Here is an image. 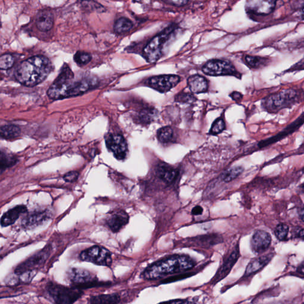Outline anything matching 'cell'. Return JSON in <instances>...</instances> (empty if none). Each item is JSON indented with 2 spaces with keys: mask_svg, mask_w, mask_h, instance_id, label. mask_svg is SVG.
<instances>
[{
  "mask_svg": "<svg viewBox=\"0 0 304 304\" xmlns=\"http://www.w3.org/2000/svg\"><path fill=\"white\" fill-rule=\"evenodd\" d=\"M96 84L95 78L90 76L76 80L73 72L65 64L57 79L50 86L47 94L51 99L59 100L81 95L95 87Z\"/></svg>",
  "mask_w": 304,
  "mask_h": 304,
  "instance_id": "6da1fadb",
  "label": "cell"
},
{
  "mask_svg": "<svg viewBox=\"0 0 304 304\" xmlns=\"http://www.w3.org/2000/svg\"><path fill=\"white\" fill-rule=\"evenodd\" d=\"M52 70V63L48 58L36 55L19 64L14 74L22 85L32 87L46 80Z\"/></svg>",
  "mask_w": 304,
  "mask_h": 304,
  "instance_id": "7a4b0ae2",
  "label": "cell"
},
{
  "mask_svg": "<svg viewBox=\"0 0 304 304\" xmlns=\"http://www.w3.org/2000/svg\"><path fill=\"white\" fill-rule=\"evenodd\" d=\"M195 266V262L188 256L175 255L156 262L142 273L146 280H155L164 276L187 271Z\"/></svg>",
  "mask_w": 304,
  "mask_h": 304,
  "instance_id": "3957f363",
  "label": "cell"
},
{
  "mask_svg": "<svg viewBox=\"0 0 304 304\" xmlns=\"http://www.w3.org/2000/svg\"><path fill=\"white\" fill-rule=\"evenodd\" d=\"M300 94L294 89H286L270 94L264 98L262 106L270 113H276L282 109L289 108L299 99Z\"/></svg>",
  "mask_w": 304,
  "mask_h": 304,
  "instance_id": "277c9868",
  "label": "cell"
},
{
  "mask_svg": "<svg viewBox=\"0 0 304 304\" xmlns=\"http://www.w3.org/2000/svg\"><path fill=\"white\" fill-rule=\"evenodd\" d=\"M46 291L54 304H74L82 297L83 290L74 286L68 287L50 281Z\"/></svg>",
  "mask_w": 304,
  "mask_h": 304,
  "instance_id": "5b68a950",
  "label": "cell"
},
{
  "mask_svg": "<svg viewBox=\"0 0 304 304\" xmlns=\"http://www.w3.org/2000/svg\"><path fill=\"white\" fill-rule=\"evenodd\" d=\"M174 29V26L166 27L163 32L155 36L144 47V57L149 63H154L160 59L163 55L164 44L169 40Z\"/></svg>",
  "mask_w": 304,
  "mask_h": 304,
  "instance_id": "8992f818",
  "label": "cell"
},
{
  "mask_svg": "<svg viewBox=\"0 0 304 304\" xmlns=\"http://www.w3.org/2000/svg\"><path fill=\"white\" fill-rule=\"evenodd\" d=\"M68 277L71 286L81 290L102 286L93 273L83 269L72 268L69 270Z\"/></svg>",
  "mask_w": 304,
  "mask_h": 304,
  "instance_id": "52a82bcc",
  "label": "cell"
},
{
  "mask_svg": "<svg viewBox=\"0 0 304 304\" xmlns=\"http://www.w3.org/2000/svg\"><path fill=\"white\" fill-rule=\"evenodd\" d=\"M80 258L81 260L102 266L110 267L113 263L110 251L98 245H94L83 251L80 253Z\"/></svg>",
  "mask_w": 304,
  "mask_h": 304,
  "instance_id": "ba28073f",
  "label": "cell"
},
{
  "mask_svg": "<svg viewBox=\"0 0 304 304\" xmlns=\"http://www.w3.org/2000/svg\"><path fill=\"white\" fill-rule=\"evenodd\" d=\"M206 74L210 76H238L235 67L230 61L222 60H211L206 63L202 68Z\"/></svg>",
  "mask_w": 304,
  "mask_h": 304,
  "instance_id": "9c48e42d",
  "label": "cell"
},
{
  "mask_svg": "<svg viewBox=\"0 0 304 304\" xmlns=\"http://www.w3.org/2000/svg\"><path fill=\"white\" fill-rule=\"evenodd\" d=\"M50 252H51V248L48 246L36 253L16 267L15 270V274L19 275L25 272L36 270L39 267L43 266L45 263L47 258H48Z\"/></svg>",
  "mask_w": 304,
  "mask_h": 304,
  "instance_id": "30bf717a",
  "label": "cell"
},
{
  "mask_svg": "<svg viewBox=\"0 0 304 304\" xmlns=\"http://www.w3.org/2000/svg\"><path fill=\"white\" fill-rule=\"evenodd\" d=\"M105 143L118 160H123L126 158L128 146L126 141L121 135L110 134L106 137Z\"/></svg>",
  "mask_w": 304,
  "mask_h": 304,
  "instance_id": "8fae6325",
  "label": "cell"
},
{
  "mask_svg": "<svg viewBox=\"0 0 304 304\" xmlns=\"http://www.w3.org/2000/svg\"><path fill=\"white\" fill-rule=\"evenodd\" d=\"M180 80V77L176 75H161L150 77L147 84L155 90L164 93L175 87Z\"/></svg>",
  "mask_w": 304,
  "mask_h": 304,
  "instance_id": "7c38bea8",
  "label": "cell"
},
{
  "mask_svg": "<svg viewBox=\"0 0 304 304\" xmlns=\"http://www.w3.org/2000/svg\"><path fill=\"white\" fill-rule=\"evenodd\" d=\"M272 237L266 231H256L251 240V247L253 252L257 255L266 252L270 246Z\"/></svg>",
  "mask_w": 304,
  "mask_h": 304,
  "instance_id": "4fadbf2b",
  "label": "cell"
},
{
  "mask_svg": "<svg viewBox=\"0 0 304 304\" xmlns=\"http://www.w3.org/2000/svg\"><path fill=\"white\" fill-rule=\"evenodd\" d=\"M129 216L123 210H116L108 213L106 219V224L114 233L120 231L128 224Z\"/></svg>",
  "mask_w": 304,
  "mask_h": 304,
  "instance_id": "5bb4252c",
  "label": "cell"
},
{
  "mask_svg": "<svg viewBox=\"0 0 304 304\" xmlns=\"http://www.w3.org/2000/svg\"><path fill=\"white\" fill-rule=\"evenodd\" d=\"M239 257V250L238 245L234 248L231 255L226 258L222 265V267L219 270L218 272L213 278V283L218 282L220 281L223 280L227 276L232 270L234 265L236 263L237 260Z\"/></svg>",
  "mask_w": 304,
  "mask_h": 304,
  "instance_id": "9a60e30c",
  "label": "cell"
},
{
  "mask_svg": "<svg viewBox=\"0 0 304 304\" xmlns=\"http://www.w3.org/2000/svg\"><path fill=\"white\" fill-rule=\"evenodd\" d=\"M303 124H304V113L301 114L300 117H298L296 120L293 122L292 123L289 125L288 127L284 128L282 132H281L280 134H278V135L272 137L271 138L260 142V143L258 144V146L262 148V147H264L269 146L270 144L274 143L275 142L284 138V137L289 135V134L295 132V131L298 130Z\"/></svg>",
  "mask_w": 304,
  "mask_h": 304,
  "instance_id": "2e32d148",
  "label": "cell"
},
{
  "mask_svg": "<svg viewBox=\"0 0 304 304\" xmlns=\"http://www.w3.org/2000/svg\"><path fill=\"white\" fill-rule=\"evenodd\" d=\"M274 256V253H270L267 255L253 258L248 264L247 269L245 270V276H252L260 272L261 269H263L265 266L269 264Z\"/></svg>",
  "mask_w": 304,
  "mask_h": 304,
  "instance_id": "e0dca14e",
  "label": "cell"
},
{
  "mask_svg": "<svg viewBox=\"0 0 304 304\" xmlns=\"http://www.w3.org/2000/svg\"><path fill=\"white\" fill-rule=\"evenodd\" d=\"M36 24L38 29L42 32L51 30L54 25V16L51 11L48 9L40 10L36 15Z\"/></svg>",
  "mask_w": 304,
  "mask_h": 304,
  "instance_id": "ac0fdd59",
  "label": "cell"
},
{
  "mask_svg": "<svg viewBox=\"0 0 304 304\" xmlns=\"http://www.w3.org/2000/svg\"><path fill=\"white\" fill-rule=\"evenodd\" d=\"M247 9L257 15H268L276 6L274 1H253L248 2Z\"/></svg>",
  "mask_w": 304,
  "mask_h": 304,
  "instance_id": "d6986e66",
  "label": "cell"
},
{
  "mask_svg": "<svg viewBox=\"0 0 304 304\" xmlns=\"http://www.w3.org/2000/svg\"><path fill=\"white\" fill-rule=\"evenodd\" d=\"M27 208L23 205L17 206L16 207L5 213L1 219V225L2 227H7L12 225L19 218L22 214L26 213Z\"/></svg>",
  "mask_w": 304,
  "mask_h": 304,
  "instance_id": "ffe728a7",
  "label": "cell"
},
{
  "mask_svg": "<svg viewBox=\"0 0 304 304\" xmlns=\"http://www.w3.org/2000/svg\"><path fill=\"white\" fill-rule=\"evenodd\" d=\"M187 83L189 89L194 94L203 93L207 91L208 89V80L200 75L189 77Z\"/></svg>",
  "mask_w": 304,
  "mask_h": 304,
  "instance_id": "44dd1931",
  "label": "cell"
},
{
  "mask_svg": "<svg viewBox=\"0 0 304 304\" xmlns=\"http://www.w3.org/2000/svg\"><path fill=\"white\" fill-rule=\"evenodd\" d=\"M121 297L118 294L94 295L89 298L88 304H119Z\"/></svg>",
  "mask_w": 304,
  "mask_h": 304,
  "instance_id": "7402d4cb",
  "label": "cell"
},
{
  "mask_svg": "<svg viewBox=\"0 0 304 304\" xmlns=\"http://www.w3.org/2000/svg\"><path fill=\"white\" fill-rule=\"evenodd\" d=\"M157 172L162 180L166 183H171L177 178L178 172L176 169L172 168L169 164L162 163L158 164Z\"/></svg>",
  "mask_w": 304,
  "mask_h": 304,
  "instance_id": "603a6c76",
  "label": "cell"
},
{
  "mask_svg": "<svg viewBox=\"0 0 304 304\" xmlns=\"http://www.w3.org/2000/svg\"><path fill=\"white\" fill-rule=\"evenodd\" d=\"M48 215L45 212L33 213L27 216L22 221L25 227H33L43 223L46 220Z\"/></svg>",
  "mask_w": 304,
  "mask_h": 304,
  "instance_id": "cb8c5ba5",
  "label": "cell"
},
{
  "mask_svg": "<svg viewBox=\"0 0 304 304\" xmlns=\"http://www.w3.org/2000/svg\"><path fill=\"white\" fill-rule=\"evenodd\" d=\"M1 136L5 139L18 138L21 133V128L15 125H5L1 127Z\"/></svg>",
  "mask_w": 304,
  "mask_h": 304,
  "instance_id": "d4e9b609",
  "label": "cell"
},
{
  "mask_svg": "<svg viewBox=\"0 0 304 304\" xmlns=\"http://www.w3.org/2000/svg\"><path fill=\"white\" fill-rule=\"evenodd\" d=\"M133 23L127 18H121L118 19L114 24V29L117 33L121 34L129 32L133 28Z\"/></svg>",
  "mask_w": 304,
  "mask_h": 304,
  "instance_id": "484cf974",
  "label": "cell"
},
{
  "mask_svg": "<svg viewBox=\"0 0 304 304\" xmlns=\"http://www.w3.org/2000/svg\"><path fill=\"white\" fill-rule=\"evenodd\" d=\"M17 160L15 156L9 154L6 152L1 150V158H0V166L1 172L9 167L12 166L16 163Z\"/></svg>",
  "mask_w": 304,
  "mask_h": 304,
  "instance_id": "4316f807",
  "label": "cell"
},
{
  "mask_svg": "<svg viewBox=\"0 0 304 304\" xmlns=\"http://www.w3.org/2000/svg\"><path fill=\"white\" fill-rule=\"evenodd\" d=\"M245 60L248 65L253 69H258L261 67L266 66L269 62L268 58L250 56V55H247Z\"/></svg>",
  "mask_w": 304,
  "mask_h": 304,
  "instance_id": "83f0119b",
  "label": "cell"
},
{
  "mask_svg": "<svg viewBox=\"0 0 304 304\" xmlns=\"http://www.w3.org/2000/svg\"><path fill=\"white\" fill-rule=\"evenodd\" d=\"M243 171L244 168L241 166L233 167L222 174V180L226 183L230 182V181L235 180V178L239 176Z\"/></svg>",
  "mask_w": 304,
  "mask_h": 304,
  "instance_id": "f1b7e54d",
  "label": "cell"
},
{
  "mask_svg": "<svg viewBox=\"0 0 304 304\" xmlns=\"http://www.w3.org/2000/svg\"><path fill=\"white\" fill-rule=\"evenodd\" d=\"M173 130L170 127L161 128L158 130L157 136L159 141L163 143H168L173 138Z\"/></svg>",
  "mask_w": 304,
  "mask_h": 304,
  "instance_id": "f546056e",
  "label": "cell"
},
{
  "mask_svg": "<svg viewBox=\"0 0 304 304\" xmlns=\"http://www.w3.org/2000/svg\"><path fill=\"white\" fill-rule=\"evenodd\" d=\"M75 62L80 66H84L91 62L92 56L88 52L78 51L74 55Z\"/></svg>",
  "mask_w": 304,
  "mask_h": 304,
  "instance_id": "4dcf8cb0",
  "label": "cell"
},
{
  "mask_svg": "<svg viewBox=\"0 0 304 304\" xmlns=\"http://www.w3.org/2000/svg\"><path fill=\"white\" fill-rule=\"evenodd\" d=\"M155 110L151 109H144L139 113V118L141 122L145 124H148L152 121L156 116Z\"/></svg>",
  "mask_w": 304,
  "mask_h": 304,
  "instance_id": "1f68e13d",
  "label": "cell"
},
{
  "mask_svg": "<svg viewBox=\"0 0 304 304\" xmlns=\"http://www.w3.org/2000/svg\"><path fill=\"white\" fill-rule=\"evenodd\" d=\"M288 233L289 227L286 224H279L275 228V235L276 238H277L280 241H285L287 238V236H288Z\"/></svg>",
  "mask_w": 304,
  "mask_h": 304,
  "instance_id": "d6a6232c",
  "label": "cell"
},
{
  "mask_svg": "<svg viewBox=\"0 0 304 304\" xmlns=\"http://www.w3.org/2000/svg\"><path fill=\"white\" fill-rule=\"evenodd\" d=\"M15 58L13 55L9 54H5L1 55L0 58V68L2 70H8L12 68Z\"/></svg>",
  "mask_w": 304,
  "mask_h": 304,
  "instance_id": "836d02e7",
  "label": "cell"
},
{
  "mask_svg": "<svg viewBox=\"0 0 304 304\" xmlns=\"http://www.w3.org/2000/svg\"><path fill=\"white\" fill-rule=\"evenodd\" d=\"M175 100L178 102L184 103V104H191L196 100V98L191 94L182 92L177 94L175 96Z\"/></svg>",
  "mask_w": 304,
  "mask_h": 304,
  "instance_id": "e575fe53",
  "label": "cell"
},
{
  "mask_svg": "<svg viewBox=\"0 0 304 304\" xmlns=\"http://www.w3.org/2000/svg\"><path fill=\"white\" fill-rule=\"evenodd\" d=\"M225 128V124L222 118L217 119L211 126L210 133L211 135H216L221 133Z\"/></svg>",
  "mask_w": 304,
  "mask_h": 304,
  "instance_id": "d590c367",
  "label": "cell"
},
{
  "mask_svg": "<svg viewBox=\"0 0 304 304\" xmlns=\"http://www.w3.org/2000/svg\"><path fill=\"white\" fill-rule=\"evenodd\" d=\"M79 175V172L76 171L70 172L64 175V180L68 183L74 182L75 181L77 180Z\"/></svg>",
  "mask_w": 304,
  "mask_h": 304,
  "instance_id": "8d00e7d4",
  "label": "cell"
},
{
  "mask_svg": "<svg viewBox=\"0 0 304 304\" xmlns=\"http://www.w3.org/2000/svg\"><path fill=\"white\" fill-rule=\"evenodd\" d=\"M160 304H194L189 302V301H187V300H175L167 301V302H164L163 303H161Z\"/></svg>",
  "mask_w": 304,
  "mask_h": 304,
  "instance_id": "74e56055",
  "label": "cell"
},
{
  "mask_svg": "<svg viewBox=\"0 0 304 304\" xmlns=\"http://www.w3.org/2000/svg\"><path fill=\"white\" fill-rule=\"evenodd\" d=\"M189 275L190 274H184V275H180L177 276H174V277H171V278L167 279V280H166L165 281H164V283H169V282H171V281L182 280V279L188 277V275Z\"/></svg>",
  "mask_w": 304,
  "mask_h": 304,
  "instance_id": "f35d334b",
  "label": "cell"
},
{
  "mask_svg": "<svg viewBox=\"0 0 304 304\" xmlns=\"http://www.w3.org/2000/svg\"><path fill=\"white\" fill-rule=\"evenodd\" d=\"M166 3H168L169 4H171L173 5H175V6H183V5H186L188 3L187 1H181V0H179V1H165Z\"/></svg>",
  "mask_w": 304,
  "mask_h": 304,
  "instance_id": "ab89813d",
  "label": "cell"
},
{
  "mask_svg": "<svg viewBox=\"0 0 304 304\" xmlns=\"http://www.w3.org/2000/svg\"><path fill=\"white\" fill-rule=\"evenodd\" d=\"M296 274L300 277H304V261L297 267Z\"/></svg>",
  "mask_w": 304,
  "mask_h": 304,
  "instance_id": "60d3db41",
  "label": "cell"
},
{
  "mask_svg": "<svg viewBox=\"0 0 304 304\" xmlns=\"http://www.w3.org/2000/svg\"><path fill=\"white\" fill-rule=\"evenodd\" d=\"M203 209L200 206H197L192 209V214L194 216L200 215L203 213Z\"/></svg>",
  "mask_w": 304,
  "mask_h": 304,
  "instance_id": "b9f144b4",
  "label": "cell"
},
{
  "mask_svg": "<svg viewBox=\"0 0 304 304\" xmlns=\"http://www.w3.org/2000/svg\"><path fill=\"white\" fill-rule=\"evenodd\" d=\"M231 97L235 101H239L242 98V95L240 93L237 92H234L231 94Z\"/></svg>",
  "mask_w": 304,
  "mask_h": 304,
  "instance_id": "7bdbcfd3",
  "label": "cell"
},
{
  "mask_svg": "<svg viewBox=\"0 0 304 304\" xmlns=\"http://www.w3.org/2000/svg\"><path fill=\"white\" fill-rule=\"evenodd\" d=\"M296 234H295V237L298 238L303 239L304 240V229L298 228V230H296Z\"/></svg>",
  "mask_w": 304,
  "mask_h": 304,
  "instance_id": "ee69618b",
  "label": "cell"
},
{
  "mask_svg": "<svg viewBox=\"0 0 304 304\" xmlns=\"http://www.w3.org/2000/svg\"><path fill=\"white\" fill-rule=\"evenodd\" d=\"M299 215L301 217V219L303 220L304 222V208L302 209H301L299 211Z\"/></svg>",
  "mask_w": 304,
  "mask_h": 304,
  "instance_id": "f6af8a7d",
  "label": "cell"
},
{
  "mask_svg": "<svg viewBox=\"0 0 304 304\" xmlns=\"http://www.w3.org/2000/svg\"><path fill=\"white\" fill-rule=\"evenodd\" d=\"M301 16H302L303 18L304 19V7L303 8L302 10H301Z\"/></svg>",
  "mask_w": 304,
  "mask_h": 304,
  "instance_id": "bcb514c9",
  "label": "cell"
},
{
  "mask_svg": "<svg viewBox=\"0 0 304 304\" xmlns=\"http://www.w3.org/2000/svg\"><path fill=\"white\" fill-rule=\"evenodd\" d=\"M303 172H304V168H303Z\"/></svg>",
  "mask_w": 304,
  "mask_h": 304,
  "instance_id": "7dc6e473",
  "label": "cell"
}]
</instances>
